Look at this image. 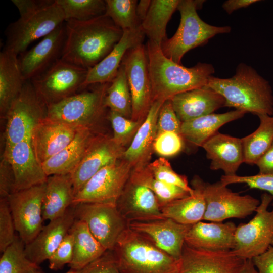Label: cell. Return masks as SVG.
Listing matches in <instances>:
<instances>
[{
	"mask_svg": "<svg viewBox=\"0 0 273 273\" xmlns=\"http://www.w3.org/2000/svg\"><path fill=\"white\" fill-rule=\"evenodd\" d=\"M93 137L90 128L78 129L70 144L41 164L46 175L70 174L81 160Z\"/></svg>",
	"mask_w": 273,
	"mask_h": 273,
	"instance_id": "cell-29",
	"label": "cell"
},
{
	"mask_svg": "<svg viewBox=\"0 0 273 273\" xmlns=\"http://www.w3.org/2000/svg\"><path fill=\"white\" fill-rule=\"evenodd\" d=\"M73 257V236L69 232L48 260L49 268L54 270L61 269L72 262Z\"/></svg>",
	"mask_w": 273,
	"mask_h": 273,
	"instance_id": "cell-48",
	"label": "cell"
},
{
	"mask_svg": "<svg viewBox=\"0 0 273 273\" xmlns=\"http://www.w3.org/2000/svg\"><path fill=\"white\" fill-rule=\"evenodd\" d=\"M47 109L31 81H26L6 115L5 147L30 140L35 127L46 117Z\"/></svg>",
	"mask_w": 273,
	"mask_h": 273,
	"instance_id": "cell-8",
	"label": "cell"
},
{
	"mask_svg": "<svg viewBox=\"0 0 273 273\" xmlns=\"http://www.w3.org/2000/svg\"><path fill=\"white\" fill-rule=\"evenodd\" d=\"M145 36L141 28L136 30L123 31L121 39L113 50L88 70L83 88L111 82L116 76L125 54L129 49L142 44Z\"/></svg>",
	"mask_w": 273,
	"mask_h": 273,
	"instance_id": "cell-26",
	"label": "cell"
},
{
	"mask_svg": "<svg viewBox=\"0 0 273 273\" xmlns=\"http://www.w3.org/2000/svg\"><path fill=\"white\" fill-rule=\"evenodd\" d=\"M165 101L163 100L153 101L144 121L123 153L122 158L132 169L143 167L149 163L153 151V143L157 135L158 114Z\"/></svg>",
	"mask_w": 273,
	"mask_h": 273,
	"instance_id": "cell-28",
	"label": "cell"
},
{
	"mask_svg": "<svg viewBox=\"0 0 273 273\" xmlns=\"http://www.w3.org/2000/svg\"><path fill=\"white\" fill-rule=\"evenodd\" d=\"M61 59L87 70L103 59L121 39L123 31L105 15L95 19L65 21Z\"/></svg>",
	"mask_w": 273,
	"mask_h": 273,
	"instance_id": "cell-1",
	"label": "cell"
},
{
	"mask_svg": "<svg viewBox=\"0 0 273 273\" xmlns=\"http://www.w3.org/2000/svg\"><path fill=\"white\" fill-rule=\"evenodd\" d=\"M88 71L60 59L31 82L38 97L48 106L83 88Z\"/></svg>",
	"mask_w": 273,
	"mask_h": 273,
	"instance_id": "cell-12",
	"label": "cell"
},
{
	"mask_svg": "<svg viewBox=\"0 0 273 273\" xmlns=\"http://www.w3.org/2000/svg\"><path fill=\"white\" fill-rule=\"evenodd\" d=\"M108 118L113 129V139L119 145L125 147L133 139L137 130L142 123L110 110Z\"/></svg>",
	"mask_w": 273,
	"mask_h": 273,
	"instance_id": "cell-43",
	"label": "cell"
},
{
	"mask_svg": "<svg viewBox=\"0 0 273 273\" xmlns=\"http://www.w3.org/2000/svg\"><path fill=\"white\" fill-rule=\"evenodd\" d=\"M85 273H120L113 251L107 250L90 263Z\"/></svg>",
	"mask_w": 273,
	"mask_h": 273,
	"instance_id": "cell-49",
	"label": "cell"
},
{
	"mask_svg": "<svg viewBox=\"0 0 273 273\" xmlns=\"http://www.w3.org/2000/svg\"><path fill=\"white\" fill-rule=\"evenodd\" d=\"M252 260L258 273H273V246Z\"/></svg>",
	"mask_w": 273,
	"mask_h": 273,
	"instance_id": "cell-51",
	"label": "cell"
},
{
	"mask_svg": "<svg viewBox=\"0 0 273 273\" xmlns=\"http://www.w3.org/2000/svg\"><path fill=\"white\" fill-rule=\"evenodd\" d=\"M237 273H258L252 259H246L241 268Z\"/></svg>",
	"mask_w": 273,
	"mask_h": 273,
	"instance_id": "cell-55",
	"label": "cell"
},
{
	"mask_svg": "<svg viewBox=\"0 0 273 273\" xmlns=\"http://www.w3.org/2000/svg\"><path fill=\"white\" fill-rule=\"evenodd\" d=\"M3 158L13 173V193L46 182L48 176L35 156L31 139L5 147Z\"/></svg>",
	"mask_w": 273,
	"mask_h": 273,
	"instance_id": "cell-19",
	"label": "cell"
},
{
	"mask_svg": "<svg viewBox=\"0 0 273 273\" xmlns=\"http://www.w3.org/2000/svg\"><path fill=\"white\" fill-rule=\"evenodd\" d=\"M14 177L12 168L8 161L3 158L0 169L1 198H7L13 193Z\"/></svg>",
	"mask_w": 273,
	"mask_h": 273,
	"instance_id": "cell-50",
	"label": "cell"
},
{
	"mask_svg": "<svg viewBox=\"0 0 273 273\" xmlns=\"http://www.w3.org/2000/svg\"><path fill=\"white\" fill-rule=\"evenodd\" d=\"M181 122L177 116L170 99L162 105L158 117L157 135L166 131H172L180 134Z\"/></svg>",
	"mask_w": 273,
	"mask_h": 273,
	"instance_id": "cell-47",
	"label": "cell"
},
{
	"mask_svg": "<svg viewBox=\"0 0 273 273\" xmlns=\"http://www.w3.org/2000/svg\"><path fill=\"white\" fill-rule=\"evenodd\" d=\"M153 101H166L174 96L206 86L215 72L209 63L199 62L186 67L167 58L160 46L148 40L146 46Z\"/></svg>",
	"mask_w": 273,
	"mask_h": 273,
	"instance_id": "cell-2",
	"label": "cell"
},
{
	"mask_svg": "<svg viewBox=\"0 0 273 273\" xmlns=\"http://www.w3.org/2000/svg\"><path fill=\"white\" fill-rule=\"evenodd\" d=\"M69 232L73 236V257L68 265L71 269L83 268L107 251L81 220L76 219Z\"/></svg>",
	"mask_w": 273,
	"mask_h": 273,
	"instance_id": "cell-34",
	"label": "cell"
},
{
	"mask_svg": "<svg viewBox=\"0 0 273 273\" xmlns=\"http://www.w3.org/2000/svg\"><path fill=\"white\" fill-rule=\"evenodd\" d=\"M129 181L151 190L157 197L161 207L172 201L188 197L191 194L184 189L157 180L146 166L132 169Z\"/></svg>",
	"mask_w": 273,
	"mask_h": 273,
	"instance_id": "cell-37",
	"label": "cell"
},
{
	"mask_svg": "<svg viewBox=\"0 0 273 273\" xmlns=\"http://www.w3.org/2000/svg\"><path fill=\"white\" fill-rule=\"evenodd\" d=\"M125 149L112 138L94 136L81 160L70 174L75 195L102 168L122 158Z\"/></svg>",
	"mask_w": 273,
	"mask_h": 273,
	"instance_id": "cell-16",
	"label": "cell"
},
{
	"mask_svg": "<svg viewBox=\"0 0 273 273\" xmlns=\"http://www.w3.org/2000/svg\"><path fill=\"white\" fill-rule=\"evenodd\" d=\"M120 273H179L180 262L128 227L113 250Z\"/></svg>",
	"mask_w": 273,
	"mask_h": 273,
	"instance_id": "cell-5",
	"label": "cell"
},
{
	"mask_svg": "<svg viewBox=\"0 0 273 273\" xmlns=\"http://www.w3.org/2000/svg\"><path fill=\"white\" fill-rule=\"evenodd\" d=\"M116 207L128 223L165 218L154 193L146 187L131 183L129 179L117 202Z\"/></svg>",
	"mask_w": 273,
	"mask_h": 273,
	"instance_id": "cell-21",
	"label": "cell"
},
{
	"mask_svg": "<svg viewBox=\"0 0 273 273\" xmlns=\"http://www.w3.org/2000/svg\"><path fill=\"white\" fill-rule=\"evenodd\" d=\"M62 8L65 21H88L104 15L106 4L103 0H57Z\"/></svg>",
	"mask_w": 273,
	"mask_h": 273,
	"instance_id": "cell-40",
	"label": "cell"
},
{
	"mask_svg": "<svg viewBox=\"0 0 273 273\" xmlns=\"http://www.w3.org/2000/svg\"><path fill=\"white\" fill-rule=\"evenodd\" d=\"M20 14L5 30L3 50L18 56L34 41L43 38L65 21L57 0H12Z\"/></svg>",
	"mask_w": 273,
	"mask_h": 273,
	"instance_id": "cell-3",
	"label": "cell"
},
{
	"mask_svg": "<svg viewBox=\"0 0 273 273\" xmlns=\"http://www.w3.org/2000/svg\"><path fill=\"white\" fill-rule=\"evenodd\" d=\"M259 1V0H228L223 3L222 7L228 14H231L235 11L246 8Z\"/></svg>",
	"mask_w": 273,
	"mask_h": 273,
	"instance_id": "cell-53",
	"label": "cell"
},
{
	"mask_svg": "<svg viewBox=\"0 0 273 273\" xmlns=\"http://www.w3.org/2000/svg\"><path fill=\"white\" fill-rule=\"evenodd\" d=\"M25 246L16 236L14 241L2 253L0 273H29L39 269L38 265L27 257Z\"/></svg>",
	"mask_w": 273,
	"mask_h": 273,
	"instance_id": "cell-39",
	"label": "cell"
},
{
	"mask_svg": "<svg viewBox=\"0 0 273 273\" xmlns=\"http://www.w3.org/2000/svg\"><path fill=\"white\" fill-rule=\"evenodd\" d=\"M74 196L70 174L48 176L42 201L43 220L50 221L63 215L73 205Z\"/></svg>",
	"mask_w": 273,
	"mask_h": 273,
	"instance_id": "cell-30",
	"label": "cell"
},
{
	"mask_svg": "<svg viewBox=\"0 0 273 273\" xmlns=\"http://www.w3.org/2000/svg\"><path fill=\"white\" fill-rule=\"evenodd\" d=\"M151 4L150 0H141L136 6V15L141 24L145 18Z\"/></svg>",
	"mask_w": 273,
	"mask_h": 273,
	"instance_id": "cell-54",
	"label": "cell"
},
{
	"mask_svg": "<svg viewBox=\"0 0 273 273\" xmlns=\"http://www.w3.org/2000/svg\"><path fill=\"white\" fill-rule=\"evenodd\" d=\"M257 116L260 120L258 127L241 139L244 162L250 165L256 164L273 144V116L263 114Z\"/></svg>",
	"mask_w": 273,
	"mask_h": 273,
	"instance_id": "cell-36",
	"label": "cell"
},
{
	"mask_svg": "<svg viewBox=\"0 0 273 273\" xmlns=\"http://www.w3.org/2000/svg\"><path fill=\"white\" fill-rule=\"evenodd\" d=\"M206 85L223 96L224 107L257 116H273L272 88L269 82L251 66L240 63L231 78L211 76Z\"/></svg>",
	"mask_w": 273,
	"mask_h": 273,
	"instance_id": "cell-4",
	"label": "cell"
},
{
	"mask_svg": "<svg viewBox=\"0 0 273 273\" xmlns=\"http://www.w3.org/2000/svg\"><path fill=\"white\" fill-rule=\"evenodd\" d=\"M180 0H152L147 14L141 24L144 34L159 46L167 38L166 28Z\"/></svg>",
	"mask_w": 273,
	"mask_h": 273,
	"instance_id": "cell-35",
	"label": "cell"
},
{
	"mask_svg": "<svg viewBox=\"0 0 273 273\" xmlns=\"http://www.w3.org/2000/svg\"><path fill=\"white\" fill-rule=\"evenodd\" d=\"M204 1L180 0L177 10L180 15L178 27L170 38L162 42L163 54L173 62L181 64L183 56L190 50L205 44L216 35L230 33L229 26H216L203 21L197 10L201 8Z\"/></svg>",
	"mask_w": 273,
	"mask_h": 273,
	"instance_id": "cell-6",
	"label": "cell"
},
{
	"mask_svg": "<svg viewBox=\"0 0 273 273\" xmlns=\"http://www.w3.org/2000/svg\"><path fill=\"white\" fill-rule=\"evenodd\" d=\"M206 202L203 220L223 222L229 218H245L255 212L260 201L249 195L233 192L219 180L210 184L200 180Z\"/></svg>",
	"mask_w": 273,
	"mask_h": 273,
	"instance_id": "cell-11",
	"label": "cell"
},
{
	"mask_svg": "<svg viewBox=\"0 0 273 273\" xmlns=\"http://www.w3.org/2000/svg\"><path fill=\"white\" fill-rule=\"evenodd\" d=\"M202 147L211 160L210 168L213 170H222L226 176L236 174L241 164L244 162V156L241 139L216 132Z\"/></svg>",
	"mask_w": 273,
	"mask_h": 273,
	"instance_id": "cell-27",
	"label": "cell"
},
{
	"mask_svg": "<svg viewBox=\"0 0 273 273\" xmlns=\"http://www.w3.org/2000/svg\"><path fill=\"white\" fill-rule=\"evenodd\" d=\"M110 83L75 94L48 106L46 118L79 129L89 127L100 119L107 107L105 100Z\"/></svg>",
	"mask_w": 273,
	"mask_h": 273,
	"instance_id": "cell-7",
	"label": "cell"
},
{
	"mask_svg": "<svg viewBox=\"0 0 273 273\" xmlns=\"http://www.w3.org/2000/svg\"><path fill=\"white\" fill-rule=\"evenodd\" d=\"M184 142L180 134L172 131L164 132L156 135L153 143V151L162 157H172L181 151Z\"/></svg>",
	"mask_w": 273,
	"mask_h": 273,
	"instance_id": "cell-44",
	"label": "cell"
},
{
	"mask_svg": "<svg viewBox=\"0 0 273 273\" xmlns=\"http://www.w3.org/2000/svg\"><path fill=\"white\" fill-rule=\"evenodd\" d=\"M65 39V22L19 58L25 81H31L61 59Z\"/></svg>",
	"mask_w": 273,
	"mask_h": 273,
	"instance_id": "cell-17",
	"label": "cell"
},
{
	"mask_svg": "<svg viewBox=\"0 0 273 273\" xmlns=\"http://www.w3.org/2000/svg\"><path fill=\"white\" fill-rule=\"evenodd\" d=\"M220 181L225 186L232 184L244 183L251 189H257L266 191L273 197V173H258L250 176L222 175ZM273 206V201L272 202Z\"/></svg>",
	"mask_w": 273,
	"mask_h": 273,
	"instance_id": "cell-45",
	"label": "cell"
},
{
	"mask_svg": "<svg viewBox=\"0 0 273 273\" xmlns=\"http://www.w3.org/2000/svg\"><path fill=\"white\" fill-rule=\"evenodd\" d=\"M246 113L235 110L224 113H211L181 122L180 135L184 140L202 147L223 125L243 117Z\"/></svg>",
	"mask_w": 273,
	"mask_h": 273,
	"instance_id": "cell-33",
	"label": "cell"
},
{
	"mask_svg": "<svg viewBox=\"0 0 273 273\" xmlns=\"http://www.w3.org/2000/svg\"><path fill=\"white\" fill-rule=\"evenodd\" d=\"M128 226L146 236L175 259L179 260L186 236L191 225L180 224L170 218H164L148 221H130Z\"/></svg>",
	"mask_w": 273,
	"mask_h": 273,
	"instance_id": "cell-20",
	"label": "cell"
},
{
	"mask_svg": "<svg viewBox=\"0 0 273 273\" xmlns=\"http://www.w3.org/2000/svg\"><path fill=\"white\" fill-rule=\"evenodd\" d=\"M76 219L84 222L91 233L107 250L113 251L128 227L116 205L101 203H79L75 205Z\"/></svg>",
	"mask_w": 273,
	"mask_h": 273,
	"instance_id": "cell-15",
	"label": "cell"
},
{
	"mask_svg": "<svg viewBox=\"0 0 273 273\" xmlns=\"http://www.w3.org/2000/svg\"><path fill=\"white\" fill-rule=\"evenodd\" d=\"M78 130L46 117L43 119L35 127L31 138L38 162L42 164L65 148L74 139Z\"/></svg>",
	"mask_w": 273,
	"mask_h": 273,
	"instance_id": "cell-23",
	"label": "cell"
},
{
	"mask_svg": "<svg viewBox=\"0 0 273 273\" xmlns=\"http://www.w3.org/2000/svg\"><path fill=\"white\" fill-rule=\"evenodd\" d=\"M245 260L233 250L196 249L185 243L179 259V273H237Z\"/></svg>",
	"mask_w": 273,
	"mask_h": 273,
	"instance_id": "cell-18",
	"label": "cell"
},
{
	"mask_svg": "<svg viewBox=\"0 0 273 273\" xmlns=\"http://www.w3.org/2000/svg\"><path fill=\"white\" fill-rule=\"evenodd\" d=\"M170 100L181 122L213 113L225 103L222 96L207 85L179 94Z\"/></svg>",
	"mask_w": 273,
	"mask_h": 273,
	"instance_id": "cell-25",
	"label": "cell"
},
{
	"mask_svg": "<svg viewBox=\"0 0 273 273\" xmlns=\"http://www.w3.org/2000/svg\"><path fill=\"white\" fill-rule=\"evenodd\" d=\"M272 146L273 147V144H272Z\"/></svg>",
	"mask_w": 273,
	"mask_h": 273,
	"instance_id": "cell-58",
	"label": "cell"
},
{
	"mask_svg": "<svg viewBox=\"0 0 273 273\" xmlns=\"http://www.w3.org/2000/svg\"><path fill=\"white\" fill-rule=\"evenodd\" d=\"M88 265L86 266V267H85L84 268L80 269H71L69 271H67L66 273H85L88 268Z\"/></svg>",
	"mask_w": 273,
	"mask_h": 273,
	"instance_id": "cell-56",
	"label": "cell"
},
{
	"mask_svg": "<svg viewBox=\"0 0 273 273\" xmlns=\"http://www.w3.org/2000/svg\"><path fill=\"white\" fill-rule=\"evenodd\" d=\"M46 183L11 193L7 198L16 231L25 245L43 227L42 201Z\"/></svg>",
	"mask_w": 273,
	"mask_h": 273,
	"instance_id": "cell-13",
	"label": "cell"
},
{
	"mask_svg": "<svg viewBox=\"0 0 273 273\" xmlns=\"http://www.w3.org/2000/svg\"><path fill=\"white\" fill-rule=\"evenodd\" d=\"M75 219V207L72 205L63 215L43 226L37 236L25 245L27 257L38 265L48 260L69 233Z\"/></svg>",
	"mask_w": 273,
	"mask_h": 273,
	"instance_id": "cell-22",
	"label": "cell"
},
{
	"mask_svg": "<svg viewBox=\"0 0 273 273\" xmlns=\"http://www.w3.org/2000/svg\"><path fill=\"white\" fill-rule=\"evenodd\" d=\"M147 167L153 175L157 180L168 185L181 188L189 192L194 193V189L189 186L187 177L176 173L172 169L170 163L164 157H160L149 163Z\"/></svg>",
	"mask_w": 273,
	"mask_h": 273,
	"instance_id": "cell-42",
	"label": "cell"
},
{
	"mask_svg": "<svg viewBox=\"0 0 273 273\" xmlns=\"http://www.w3.org/2000/svg\"><path fill=\"white\" fill-rule=\"evenodd\" d=\"M105 15L123 31L136 30L141 23L136 15L138 1L106 0Z\"/></svg>",
	"mask_w": 273,
	"mask_h": 273,
	"instance_id": "cell-41",
	"label": "cell"
},
{
	"mask_svg": "<svg viewBox=\"0 0 273 273\" xmlns=\"http://www.w3.org/2000/svg\"><path fill=\"white\" fill-rule=\"evenodd\" d=\"M25 81L18 56L3 49L0 53V110L3 115H6L21 93Z\"/></svg>",
	"mask_w": 273,
	"mask_h": 273,
	"instance_id": "cell-32",
	"label": "cell"
},
{
	"mask_svg": "<svg viewBox=\"0 0 273 273\" xmlns=\"http://www.w3.org/2000/svg\"><path fill=\"white\" fill-rule=\"evenodd\" d=\"M105 105L110 110L131 119L132 100L125 67L121 64L106 92Z\"/></svg>",
	"mask_w": 273,
	"mask_h": 273,
	"instance_id": "cell-38",
	"label": "cell"
},
{
	"mask_svg": "<svg viewBox=\"0 0 273 273\" xmlns=\"http://www.w3.org/2000/svg\"><path fill=\"white\" fill-rule=\"evenodd\" d=\"M29 273H40V272L39 270L38 269H36V270L32 271H31V272H30Z\"/></svg>",
	"mask_w": 273,
	"mask_h": 273,
	"instance_id": "cell-57",
	"label": "cell"
},
{
	"mask_svg": "<svg viewBox=\"0 0 273 273\" xmlns=\"http://www.w3.org/2000/svg\"><path fill=\"white\" fill-rule=\"evenodd\" d=\"M14 223L7 198L0 199V251L2 253L15 240Z\"/></svg>",
	"mask_w": 273,
	"mask_h": 273,
	"instance_id": "cell-46",
	"label": "cell"
},
{
	"mask_svg": "<svg viewBox=\"0 0 273 273\" xmlns=\"http://www.w3.org/2000/svg\"><path fill=\"white\" fill-rule=\"evenodd\" d=\"M260 174L273 173V147L268 149L257 161L256 164Z\"/></svg>",
	"mask_w": 273,
	"mask_h": 273,
	"instance_id": "cell-52",
	"label": "cell"
},
{
	"mask_svg": "<svg viewBox=\"0 0 273 273\" xmlns=\"http://www.w3.org/2000/svg\"><path fill=\"white\" fill-rule=\"evenodd\" d=\"M132 170V166L123 158L106 165L75 195L73 205L86 203L116 205Z\"/></svg>",
	"mask_w": 273,
	"mask_h": 273,
	"instance_id": "cell-10",
	"label": "cell"
},
{
	"mask_svg": "<svg viewBox=\"0 0 273 273\" xmlns=\"http://www.w3.org/2000/svg\"><path fill=\"white\" fill-rule=\"evenodd\" d=\"M237 226L232 222L202 221L191 225L185 238L188 246L212 251L232 250L235 246Z\"/></svg>",
	"mask_w": 273,
	"mask_h": 273,
	"instance_id": "cell-24",
	"label": "cell"
},
{
	"mask_svg": "<svg viewBox=\"0 0 273 273\" xmlns=\"http://www.w3.org/2000/svg\"><path fill=\"white\" fill-rule=\"evenodd\" d=\"M272 201L270 194L263 193L255 216L248 222L237 226L232 250L237 256L252 259L273 246V210H268Z\"/></svg>",
	"mask_w": 273,
	"mask_h": 273,
	"instance_id": "cell-9",
	"label": "cell"
},
{
	"mask_svg": "<svg viewBox=\"0 0 273 273\" xmlns=\"http://www.w3.org/2000/svg\"><path fill=\"white\" fill-rule=\"evenodd\" d=\"M125 67L132 100L131 119L143 122L153 102L146 47L129 49L121 63Z\"/></svg>",
	"mask_w": 273,
	"mask_h": 273,
	"instance_id": "cell-14",
	"label": "cell"
},
{
	"mask_svg": "<svg viewBox=\"0 0 273 273\" xmlns=\"http://www.w3.org/2000/svg\"><path fill=\"white\" fill-rule=\"evenodd\" d=\"M200 180V178L196 176L192 180V188L194 190L193 194L161 207L164 217L185 225H193L203 220L206 202Z\"/></svg>",
	"mask_w": 273,
	"mask_h": 273,
	"instance_id": "cell-31",
	"label": "cell"
}]
</instances>
